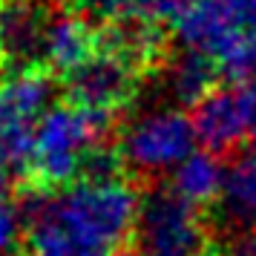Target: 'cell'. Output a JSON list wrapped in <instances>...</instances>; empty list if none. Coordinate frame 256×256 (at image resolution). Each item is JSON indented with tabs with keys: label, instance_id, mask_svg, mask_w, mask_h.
I'll list each match as a JSON object with an SVG mask.
<instances>
[{
	"label": "cell",
	"instance_id": "6",
	"mask_svg": "<svg viewBox=\"0 0 256 256\" xmlns=\"http://www.w3.org/2000/svg\"><path fill=\"white\" fill-rule=\"evenodd\" d=\"M52 24L40 0H0V78L46 70Z\"/></svg>",
	"mask_w": 256,
	"mask_h": 256
},
{
	"label": "cell",
	"instance_id": "15",
	"mask_svg": "<svg viewBox=\"0 0 256 256\" xmlns=\"http://www.w3.org/2000/svg\"><path fill=\"white\" fill-rule=\"evenodd\" d=\"M12 184H14L12 170L0 162V202H3V198H12Z\"/></svg>",
	"mask_w": 256,
	"mask_h": 256
},
{
	"label": "cell",
	"instance_id": "4",
	"mask_svg": "<svg viewBox=\"0 0 256 256\" xmlns=\"http://www.w3.org/2000/svg\"><path fill=\"white\" fill-rule=\"evenodd\" d=\"M55 90L60 86L46 70L0 78V162L18 182L26 173L38 124L55 104Z\"/></svg>",
	"mask_w": 256,
	"mask_h": 256
},
{
	"label": "cell",
	"instance_id": "3",
	"mask_svg": "<svg viewBox=\"0 0 256 256\" xmlns=\"http://www.w3.org/2000/svg\"><path fill=\"white\" fill-rule=\"evenodd\" d=\"M132 250L136 256H222L204 210L182 198L170 184L141 196Z\"/></svg>",
	"mask_w": 256,
	"mask_h": 256
},
{
	"label": "cell",
	"instance_id": "7",
	"mask_svg": "<svg viewBox=\"0 0 256 256\" xmlns=\"http://www.w3.org/2000/svg\"><path fill=\"white\" fill-rule=\"evenodd\" d=\"M193 127H196L198 144L204 150L216 152H230L239 150L242 144H250L248 138V121H244V110L239 101V86L236 84H222L219 90H213L208 98H202L193 110Z\"/></svg>",
	"mask_w": 256,
	"mask_h": 256
},
{
	"label": "cell",
	"instance_id": "8",
	"mask_svg": "<svg viewBox=\"0 0 256 256\" xmlns=\"http://www.w3.org/2000/svg\"><path fill=\"white\" fill-rule=\"evenodd\" d=\"M176 0H70V14L92 26H164L170 29Z\"/></svg>",
	"mask_w": 256,
	"mask_h": 256
},
{
	"label": "cell",
	"instance_id": "1",
	"mask_svg": "<svg viewBox=\"0 0 256 256\" xmlns=\"http://www.w3.org/2000/svg\"><path fill=\"white\" fill-rule=\"evenodd\" d=\"M141 196L127 173L90 176L60 190L29 216L26 244L70 250L78 256H118L132 244Z\"/></svg>",
	"mask_w": 256,
	"mask_h": 256
},
{
	"label": "cell",
	"instance_id": "11",
	"mask_svg": "<svg viewBox=\"0 0 256 256\" xmlns=\"http://www.w3.org/2000/svg\"><path fill=\"white\" fill-rule=\"evenodd\" d=\"M222 208L233 222L242 224L256 222V144L244 147L228 167Z\"/></svg>",
	"mask_w": 256,
	"mask_h": 256
},
{
	"label": "cell",
	"instance_id": "2",
	"mask_svg": "<svg viewBox=\"0 0 256 256\" xmlns=\"http://www.w3.org/2000/svg\"><path fill=\"white\" fill-rule=\"evenodd\" d=\"M110 121L60 98L40 118L20 184L40 196H55L78 184L95 156L106 147Z\"/></svg>",
	"mask_w": 256,
	"mask_h": 256
},
{
	"label": "cell",
	"instance_id": "16",
	"mask_svg": "<svg viewBox=\"0 0 256 256\" xmlns=\"http://www.w3.org/2000/svg\"><path fill=\"white\" fill-rule=\"evenodd\" d=\"M20 256H75V254H64V250H49V248H32V244H24Z\"/></svg>",
	"mask_w": 256,
	"mask_h": 256
},
{
	"label": "cell",
	"instance_id": "5",
	"mask_svg": "<svg viewBox=\"0 0 256 256\" xmlns=\"http://www.w3.org/2000/svg\"><path fill=\"white\" fill-rule=\"evenodd\" d=\"M196 144L198 136L190 112L156 110L130 124V130L118 144V152L127 170L167 173V170H176L182 162H187L196 152Z\"/></svg>",
	"mask_w": 256,
	"mask_h": 256
},
{
	"label": "cell",
	"instance_id": "14",
	"mask_svg": "<svg viewBox=\"0 0 256 256\" xmlns=\"http://www.w3.org/2000/svg\"><path fill=\"white\" fill-rule=\"evenodd\" d=\"M222 256H256V233L236 236L228 248H222Z\"/></svg>",
	"mask_w": 256,
	"mask_h": 256
},
{
	"label": "cell",
	"instance_id": "9",
	"mask_svg": "<svg viewBox=\"0 0 256 256\" xmlns=\"http://www.w3.org/2000/svg\"><path fill=\"white\" fill-rule=\"evenodd\" d=\"M98 44H101V32L90 20L78 14L55 18L46 40V72H52L55 81L66 78L70 72L92 58Z\"/></svg>",
	"mask_w": 256,
	"mask_h": 256
},
{
	"label": "cell",
	"instance_id": "10",
	"mask_svg": "<svg viewBox=\"0 0 256 256\" xmlns=\"http://www.w3.org/2000/svg\"><path fill=\"white\" fill-rule=\"evenodd\" d=\"M224 178H228V167L219 162V156L210 150H196L170 173V187L190 204L204 210L208 204L222 202Z\"/></svg>",
	"mask_w": 256,
	"mask_h": 256
},
{
	"label": "cell",
	"instance_id": "12",
	"mask_svg": "<svg viewBox=\"0 0 256 256\" xmlns=\"http://www.w3.org/2000/svg\"><path fill=\"white\" fill-rule=\"evenodd\" d=\"M29 230V216L14 198L0 202V256H20Z\"/></svg>",
	"mask_w": 256,
	"mask_h": 256
},
{
	"label": "cell",
	"instance_id": "13",
	"mask_svg": "<svg viewBox=\"0 0 256 256\" xmlns=\"http://www.w3.org/2000/svg\"><path fill=\"white\" fill-rule=\"evenodd\" d=\"M236 86H239V101H242L244 121H248V138L250 144H256V78L239 81Z\"/></svg>",
	"mask_w": 256,
	"mask_h": 256
}]
</instances>
